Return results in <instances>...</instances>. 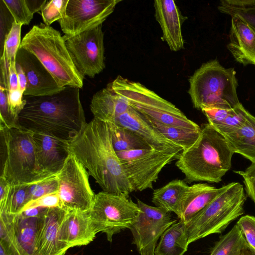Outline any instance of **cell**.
I'll use <instances>...</instances> for the list:
<instances>
[{
	"label": "cell",
	"mask_w": 255,
	"mask_h": 255,
	"mask_svg": "<svg viewBox=\"0 0 255 255\" xmlns=\"http://www.w3.org/2000/svg\"><path fill=\"white\" fill-rule=\"evenodd\" d=\"M28 187V184L11 185L5 209L2 213L13 215L19 214L27 204Z\"/></svg>",
	"instance_id": "cell-34"
},
{
	"label": "cell",
	"mask_w": 255,
	"mask_h": 255,
	"mask_svg": "<svg viewBox=\"0 0 255 255\" xmlns=\"http://www.w3.org/2000/svg\"><path fill=\"white\" fill-rule=\"evenodd\" d=\"M130 107L127 100L115 92L109 84L94 95L90 104L94 118L105 122L114 121Z\"/></svg>",
	"instance_id": "cell-22"
},
{
	"label": "cell",
	"mask_w": 255,
	"mask_h": 255,
	"mask_svg": "<svg viewBox=\"0 0 255 255\" xmlns=\"http://www.w3.org/2000/svg\"><path fill=\"white\" fill-rule=\"evenodd\" d=\"M7 98L10 112L18 122V116L26 104L23 93L19 89L10 91L7 93Z\"/></svg>",
	"instance_id": "cell-40"
},
{
	"label": "cell",
	"mask_w": 255,
	"mask_h": 255,
	"mask_svg": "<svg viewBox=\"0 0 255 255\" xmlns=\"http://www.w3.org/2000/svg\"><path fill=\"white\" fill-rule=\"evenodd\" d=\"M8 72L9 91L19 89L16 62L11 63L8 67Z\"/></svg>",
	"instance_id": "cell-44"
},
{
	"label": "cell",
	"mask_w": 255,
	"mask_h": 255,
	"mask_svg": "<svg viewBox=\"0 0 255 255\" xmlns=\"http://www.w3.org/2000/svg\"><path fill=\"white\" fill-rule=\"evenodd\" d=\"M89 175L85 167L70 153L57 174L58 193L65 210L89 211L95 194L90 186Z\"/></svg>",
	"instance_id": "cell-10"
},
{
	"label": "cell",
	"mask_w": 255,
	"mask_h": 255,
	"mask_svg": "<svg viewBox=\"0 0 255 255\" xmlns=\"http://www.w3.org/2000/svg\"><path fill=\"white\" fill-rule=\"evenodd\" d=\"M33 138L41 167L50 174H57L70 154L69 142L38 133H33Z\"/></svg>",
	"instance_id": "cell-20"
},
{
	"label": "cell",
	"mask_w": 255,
	"mask_h": 255,
	"mask_svg": "<svg viewBox=\"0 0 255 255\" xmlns=\"http://www.w3.org/2000/svg\"><path fill=\"white\" fill-rule=\"evenodd\" d=\"M247 250L248 248L243 233L236 224L229 232L220 237L210 255H241Z\"/></svg>",
	"instance_id": "cell-28"
},
{
	"label": "cell",
	"mask_w": 255,
	"mask_h": 255,
	"mask_svg": "<svg viewBox=\"0 0 255 255\" xmlns=\"http://www.w3.org/2000/svg\"><path fill=\"white\" fill-rule=\"evenodd\" d=\"M0 128H19L18 122L12 116L7 103V92L0 86Z\"/></svg>",
	"instance_id": "cell-39"
},
{
	"label": "cell",
	"mask_w": 255,
	"mask_h": 255,
	"mask_svg": "<svg viewBox=\"0 0 255 255\" xmlns=\"http://www.w3.org/2000/svg\"><path fill=\"white\" fill-rule=\"evenodd\" d=\"M134 191L153 189L162 169L179 156L152 149L116 152Z\"/></svg>",
	"instance_id": "cell-9"
},
{
	"label": "cell",
	"mask_w": 255,
	"mask_h": 255,
	"mask_svg": "<svg viewBox=\"0 0 255 255\" xmlns=\"http://www.w3.org/2000/svg\"><path fill=\"white\" fill-rule=\"evenodd\" d=\"M234 153L225 137L206 124L195 142L181 152L175 165L188 183H217L230 169Z\"/></svg>",
	"instance_id": "cell-3"
},
{
	"label": "cell",
	"mask_w": 255,
	"mask_h": 255,
	"mask_svg": "<svg viewBox=\"0 0 255 255\" xmlns=\"http://www.w3.org/2000/svg\"><path fill=\"white\" fill-rule=\"evenodd\" d=\"M67 210L47 208L39 217L34 255H64L69 249L63 242L61 226Z\"/></svg>",
	"instance_id": "cell-14"
},
{
	"label": "cell",
	"mask_w": 255,
	"mask_h": 255,
	"mask_svg": "<svg viewBox=\"0 0 255 255\" xmlns=\"http://www.w3.org/2000/svg\"><path fill=\"white\" fill-rule=\"evenodd\" d=\"M16 69L18 77L19 89L24 93L27 86V78L22 67L16 62Z\"/></svg>",
	"instance_id": "cell-46"
},
{
	"label": "cell",
	"mask_w": 255,
	"mask_h": 255,
	"mask_svg": "<svg viewBox=\"0 0 255 255\" xmlns=\"http://www.w3.org/2000/svg\"><path fill=\"white\" fill-rule=\"evenodd\" d=\"M20 48L33 54L49 71L61 87L82 88L83 77L76 69L61 33L41 23L25 35Z\"/></svg>",
	"instance_id": "cell-4"
},
{
	"label": "cell",
	"mask_w": 255,
	"mask_h": 255,
	"mask_svg": "<svg viewBox=\"0 0 255 255\" xmlns=\"http://www.w3.org/2000/svg\"><path fill=\"white\" fill-rule=\"evenodd\" d=\"M157 243H152L143 249L139 254L140 255H155L154 250Z\"/></svg>",
	"instance_id": "cell-48"
},
{
	"label": "cell",
	"mask_w": 255,
	"mask_h": 255,
	"mask_svg": "<svg viewBox=\"0 0 255 255\" xmlns=\"http://www.w3.org/2000/svg\"><path fill=\"white\" fill-rule=\"evenodd\" d=\"M240 175L244 179L245 191L255 205V161L244 171H234Z\"/></svg>",
	"instance_id": "cell-41"
},
{
	"label": "cell",
	"mask_w": 255,
	"mask_h": 255,
	"mask_svg": "<svg viewBox=\"0 0 255 255\" xmlns=\"http://www.w3.org/2000/svg\"><path fill=\"white\" fill-rule=\"evenodd\" d=\"M68 1L69 0H47L41 10L44 24L50 26L54 21L64 18Z\"/></svg>",
	"instance_id": "cell-37"
},
{
	"label": "cell",
	"mask_w": 255,
	"mask_h": 255,
	"mask_svg": "<svg viewBox=\"0 0 255 255\" xmlns=\"http://www.w3.org/2000/svg\"><path fill=\"white\" fill-rule=\"evenodd\" d=\"M25 1L29 9L33 14L41 11L47 1L46 0H25Z\"/></svg>",
	"instance_id": "cell-47"
},
{
	"label": "cell",
	"mask_w": 255,
	"mask_h": 255,
	"mask_svg": "<svg viewBox=\"0 0 255 255\" xmlns=\"http://www.w3.org/2000/svg\"><path fill=\"white\" fill-rule=\"evenodd\" d=\"M188 185L183 180L175 179L163 187L154 189L152 202L156 207L168 212H175L177 205Z\"/></svg>",
	"instance_id": "cell-25"
},
{
	"label": "cell",
	"mask_w": 255,
	"mask_h": 255,
	"mask_svg": "<svg viewBox=\"0 0 255 255\" xmlns=\"http://www.w3.org/2000/svg\"><path fill=\"white\" fill-rule=\"evenodd\" d=\"M121 0H69L59 23L65 35H76L102 25Z\"/></svg>",
	"instance_id": "cell-12"
},
{
	"label": "cell",
	"mask_w": 255,
	"mask_h": 255,
	"mask_svg": "<svg viewBox=\"0 0 255 255\" xmlns=\"http://www.w3.org/2000/svg\"><path fill=\"white\" fill-rule=\"evenodd\" d=\"M68 150L103 191L128 197L134 191L113 147L107 122L93 118L69 142Z\"/></svg>",
	"instance_id": "cell-2"
},
{
	"label": "cell",
	"mask_w": 255,
	"mask_h": 255,
	"mask_svg": "<svg viewBox=\"0 0 255 255\" xmlns=\"http://www.w3.org/2000/svg\"><path fill=\"white\" fill-rule=\"evenodd\" d=\"M14 21L21 25H28L33 17L25 0H1Z\"/></svg>",
	"instance_id": "cell-36"
},
{
	"label": "cell",
	"mask_w": 255,
	"mask_h": 255,
	"mask_svg": "<svg viewBox=\"0 0 255 255\" xmlns=\"http://www.w3.org/2000/svg\"><path fill=\"white\" fill-rule=\"evenodd\" d=\"M247 200L243 185L231 182L186 224L188 243L220 234L244 213Z\"/></svg>",
	"instance_id": "cell-7"
},
{
	"label": "cell",
	"mask_w": 255,
	"mask_h": 255,
	"mask_svg": "<svg viewBox=\"0 0 255 255\" xmlns=\"http://www.w3.org/2000/svg\"><path fill=\"white\" fill-rule=\"evenodd\" d=\"M107 123L111 135L113 146L116 152L151 149L142 138L131 130L114 122Z\"/></svg>",
	"instance_id": "cell-27"
},
{
	"label": "cell",
	"mask_w": 255,
	"mask_h": 255,
	"mask_svg": "<svg viewBox=\"0 0 255 255\" xmlns=\"http://www.w3.org/2000/svg\"><path fill=\"white\" fill-rule=\"evenodd\" d=\"M159 239L155 255H184L189 245L185 223L179 220L168 228Z\"/></svg>",
	"instance_id": "cell-23"
},
{
	"label": "cell",
	"mask_w": 255,
	"mask_h": 255,
	"mask_svg": "<svg viewBox=\"0 0 255 255\" xmlns=\"http://www.w3.org/2000/svg\"><path fill=\"white\" fill-rule=\"evenodd\" d=\"M58 190L59 182L57 174L28 184L27 204L47 194L57 192Z\"/></svg>",
	"instance_id": "cell-35"
},
{
	"label": "cell",
	"mask_w": 255,
	"mask_h": 255,
	"mask_svg": "<svg viewBox=\"0 0 255 255\" xmlns=\"http://www.w3.org/2000/svg\"><path fill=\"white\" fill-rule=\"evenodd\" d=\"M224 136L234 153L255 161V117L250 114L241 128Z\"/></svg>",
	"instance_id": "cell-24"
},
{
	"label": "cell",
	"mask_w": 255,
	"mask_h": 255,
	"mask_svg": "<svg viewBox=\"0 0 255 255\" xmlns=\"http://www.w3.org/2000/svg\"><path fill=\"white\" fill-rule=\"evenodd\" d=\"M11 185L2 177H0V213L4 211L9 196Z\"/></svg>",
	"instance_id": "cell-43"
},
{
	"label": "cell",
	"mask_w": 255,
	"mask_h": 255,
	"mask_svg": "<svg viewBox=\"0 0 255 255\" xmlns=\"http://www.w3.org/2000/svg\"><path fill=\"white\" fill-rule=\"evenodd\" d=\"M46 209L41 207L30 208L24 210L19 214L25 217H39Z\"/></svg>",
	"instance_id": "cell-45"
},
{
	"label": "cell",
	"mask_w": 255,
	"mask_h": 255,
	"mask_svg": "<svg viewBox=\"0 0 255 255\" xmlns=\"http://www.w3.org/2000/svg\"><path fill=\"white\" fill-rule=\"evenodd\" d=\"M141 210L137 203L124 194L101 191L95 194L88 212L97 233H105L108 241L125 229H129Z\"/></svg>",
	"instance_id": "cell-8"
},
{
	"label": "cell",
	"mask_w": 255,
	"mask_h": 255,
	"mask_svg": "<svg viewBox=\"0 0 255 255\" xmlns=\"http://www.w3.org/2000/svg\"><path fill=\"white\" fill-rule=\"evenodd\" d=\"M97 234L88 212L67 210L61 226L63 242L71 248L89 244Z\"/></svg>",
	"instance_id": "cell-19"
},
{
	"label": "cell",
	"mask_w": 255,
	"mask_h": 255,
	"mask_svg": "<svg viewBox=\"0 0 255 255\" xmlns=\"http://www.w3.org/2000/svg\"><path fill=\"white\" fill-rule=\"evenodd\" d=\"M36 207L46 208H61L64 209L58 192L47 194L36 200L28 203L25 205L22 211L28 208Z\"/></svg>",
	"instance_id": "cell-42"
},
{
	"label": "cell",
	"mask_w": 255,
	"mask_h": 255,
	"mask_svg": "<svg viewBox=\"0 0 255 255\" xmlns=\"http://www.w3.org/2000/svg\"><path fill=\"white\" fill-rule=\"evenodd\" d=\"M112 122L134 132L142 138L152 149L174 154L179 157L183 150L181 147L164 136L141 114L131 107Z\"/></svg>",
	"instance_id": "cell-16"
},
{
	"label": "cell",
	"mask_w": 255,
	"mask_h": 255,
	"mask_svg": "<svg viewBox=\"0 0 255 255\" xmlns=\"http://www.w3.org/2000/svg\"><path fill=\"white\" fill-rule=\"evenodd\" d=\"M227 47L239 63L255 65V27L242 16H232Z\"/></svg>",
	"instance_id": "cell-18"
},
{
	"label": "cell",
	"mask_w": 255,
	"mask_h": 255,
	"mask_svg": "<svg viewBox=\"0 0 255 255\" xmlns=\"http://www.w3.org/2000/svg\"><path fill=\"white\" fill-rule=\"evenodd\" d=\"M236 74L217 59L203 63L189 79L188 92L194 108L231 109L239 105Z\"/></svg>",
	"instance_id": "cell-5"
},
{
	"label": "cell",
	"mask_w": 255,
	"mask_h": 255,
	"mask_svg": "<svg viewBox=\"0 0 255 255\" xmlns=\"http://www.w3.org/2000/svg\"><path fill=\"white\" fill-rule=\"evenodd\" d=\"M26 104L19 114V128L69 142L87 123L80 88L67 86L54 94L24 96Z\"/></svg>",
	"instance_id": "cell-1"
},
{
	"label": "cell",
	"mask_w": 255,
	"mask_h": 255,
	"mask_svg": "<svg viewBox=\"0 0 255 255\" xmlns=\"http://www.w3.org/2000/svg\"><path fill=\"white\" fill-rule=\"evenodd\" d=\"M15 216L0 213V246L11 255H23L14 229Z\"/></svg>",
	"instance_id": "cell-30"
},
{
	"label": "cell",
	"mask_w": 255,
	"mask_h": 255,
	"mask_svg": "<svg viewBox=\"0 0 255 255\" xmlns=\"http://www.w3.org/2000/svg\"><path fill=\"white\" fill-rule=\"evenodd\" d=\"M141 212L129 229L134 244L140 253L152 243H157L162 234L176 220H172L170 212L162 208L148 205L137 199Z\"/></svg>",
	"instance_id": "cell-13"
},
{
	"label": "cell",
	"mask_w": 255,
	"mask_h": 255,
	"mask_svg": "<svg viewBox=\"0 0 255 255\" xmlns=\"http://www.w3.org/2000/svg\"><path fill=\"white\" fill-rule=\"evenodd\" d=\"M4 149L0 176L10 185L30 184L53 175L40 166L33 133L21 128H0Z\"/></svg>",
	"instance_id": "cell-6"
},
{
	"label": "cell",
	"mask_w": 255,
	"mask_h": 255,
	"mask_svg": "<svg viewBox=\"0 0 255 255\" xmlns=\"http://www.w3.org/2000/svg\"><path fill=\"white\" fill-rule=\"evenodd\" d=\"M73 62L81 75L91 78L105 68L102 24L76 35L63 36Z\"/></svg>",
	"instance_id": "cell-11"
},
{
	"label": "cell",
	"mask_w": 255,
	"mask_h": 255,
	"mask_svg": "<svg viewBox=\"0 0 255 255\" xmlns=\"http://www.w3.org/2000/svg\"><path fill=\"white\" fill-rule=\"evenodd\" d=\"M207 183H199L189 186L181 197L174 213L185 224L204 208L224 189Z\"/></svg>",
	"instance_id": "cell-21"
},
{
	"label": "cell",
	"mask_w": 255,
	"mask_h": 255,
	"mask_svg": "<svg viewBox=\"0 0 255 255\" xmlns=\"http://www.w3.org/2000/svg\"><path fill=\"white\" fill-rule=\"evenodd\" d=\"M16 62L21 66L27 78L24 96L50 95L58 93L65 87H60L35 55L25 49L19 48Z\"/></svg>",
	"instance_id": "cell-15"
},
{
	"label": "cell",
	"mask_w": 255,
	"mask_h": 255,
	"mask_svg": "<svg viewBox=\"0 0 255 255\" xmlns=\"http://www.w3.org/2000/svg\"><path fill=\"white\" fill-rule=\"evenodd\" d=\"M218 8L221 12L231 16H242L255 27V0H223Z\"/></svg>",
	"instance_id": "cell-31"
},
{
	"label": "cell",
	"mask_w": 255,
	"mask_h": 255,
	"mask_svg": "<svg viewBox=\"0 0 255 255\" xmlns=\"http://www.w3.org/2000/svg\"><path fill=\"white\" fill-rule=\"evenodd\" d=\"M144 118L164 136L181 147L183 150L189 148L195 142L201 130L164 125Z\"/></svg>",
	"instance_id": "cell-29"
},
{
	"label": "cell",
	"mask_w": 255,
	"mask_h": 255,
	"mask_svg": "<svg viewBox=\"0 0 255 255\" xmlns=\"http://www.w3.org/2000/svg\"><path fill=\"white\" fill-rule=\"evenodd\" d=\"M154 7L156 19L162 31V40L173 51L183 49L181 27L187 17L181 14L174 0H155Z\"/></svg>",
	"instance_id": "cell-17"
},
{
	"label": "cell",
	"mask_w": 255,
	"mask_h": 255,
	"mask_svg": "<svg viewBox=\"0 0 255 255\" xmlns=\"http://www.w3.org/2000/svg\"><path fill=\"white\" fill-rule=\"evenodd\" d=\"M236 224L243 233L251 255H255V217L251 215L242 216Z\"/></svg>",
	"instance_id": "cell-38"
},
{
	"label": "cell",
	"mask_w": 255,
	"mask_h": 255,
	"mask_svg": "<svg viewBox=\"0 0 255 255\" xmlns=\"http://www.w3.org/2000/svg\"><path fill=\"white\" fill-rule=\"evenodd\" d=\"M250 113L241 103L230 110L226 118L220 124L213 127L225 136L239 129L246 122Z\"/></svg>",
	"instance_id": "cell-32"
},
{
	"label": "cell",
	"mask_w": 255,
	"mask_h": 255,
	"mask_svg": "<svg viewBox=\"0 0 255 255\" xmlns=\"http://www.w3.org/2000/svg\"><path fill=\"white\" fill-rule=\"evenodd\" d=\"M0 255H11L7 252L2 247L0 246Z\"/></svg>",
	"instance_id": "cell-49"
},
{
	"label": "cell",
	"mask_w": 255,
	"mask_h": 255,
	"mask_svg": "<svg viewBox=\"0 0 255 255\" xmlns=\"http://www.w3.org/2000/svg\"><path fill=\"white\" fill-rule=\"evenodd\" d=\"M39 217H25L20 214L14 219L16 238L23 255H34Z\"/></svg>",
	"instance_id": "cell-26"
},
{
	"label": "cell",
	"mask_w": 255,
	"mask_h": 255,
	"mask_svg": "<svg viewBox=\"0 0 255 255\" xmlns=\"http://www.w3.org/2000/svg\"><path fill=\"white\" fill-rule=\"evenodd\" d=\"M21 26L22 25L17 24L14 21L10 30L5 38L1 56L4 57L8 68L11 63L16 62L17 53L21 44Z\"/></svg>",
	"instance_id": "cell-33"
}]
</instances>
